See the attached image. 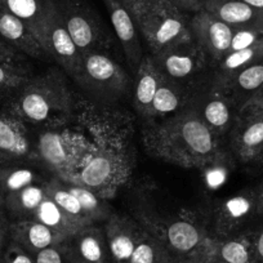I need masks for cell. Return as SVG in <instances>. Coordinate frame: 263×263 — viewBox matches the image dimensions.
<instances>
[{
    "mask_svg": "<svg viewBox=\"0 0 263 263\" xmlns=\"http://www.w3.org/2000/svg\"><path fill=\"white\" fill-rule=\"evenodd\" d=\"M147 150L181 166H203L221 156L219 138L190 106L145 129Z\"/></svg>",
    "mask_w": 263,
    "mask_h": 263,
    "instance_id": "cell-1",
    "label": "cell"
},
{
    "mask_svg": "<svg viewBox=\"0 0 263 263\" xmlns=\"http://www.w3.org/2000/svg\"><path fill=\"white\" fill-rule=\"evenodd\" d=\"M17 103L22 118L34 124L63 120L74 111L72 95L60 69L31 78L21 89Z\"/></svg>",
    "mask_w": 263,
    "mask_h": 263,
    "instance_id": "cell-2",
    "label": "cell"
},
{
    "mask_svg": "<svg viewBox=\"0 0 263 263\" xmlns=\"http://www.w3.org/2000/svg\"><path fill=\"white\" fill-rule=\"evenodd\" d=\"M72 80L90 97L105 103L118 102L132 88L129 75L108 52L83 54L79 70Z\"/></svg>",
    "mask_w": 263,
    "mask_h": 263,
    "instance_id": "cell-3",
    "label": "cell"
},
{
    "mask_svg": "<svg viewBox=\"0 0 263 263\" xmlns=\"http://www.w3.org/2000/svg\"><path fill=\"white\" fill-rule=\"evenodd\" d=\"M151 54L192 42L190 17L169 0L151 7L135 20Z\"/></svg>",
    "mask_w": 263,
    "mask_h": 263,
    "instance_id": "cell-4",
    "label": "cell"
},
{
    "mask_svg": "<svg viewBox=\"0 0 263 263\" xmlns=\"http://www.w3.org/2000/svg\"><path fill=\"white\" fill-rule=\"evenodd\" d=\"M53 3L82 54L110 52L112 39L87 0H53Z\"/></svg>",
    "mask_w": 263,
    "mask_h": 263,
    "instance_id": "cell-5",
    "label": "cell"
},
{
    "mask_svg": "<svg viewBox=\"0 0 263 263\" xmlns=\"http://www.w3.org/2000/svg\"><path fill=\"white\" fill-rule=\"evenodd\" d=\"M42 45L47 57L54 60L61 70L72 79L79 70L83 54L66 29L53 0H48Z\"/></svg>",
    "mask_w": 263,
    "mask_h": 263,
    "instance_id": "cell-6",
    "label": "cell"
},
{
    "mask_svg": "<svg viewBox=\"0 0 263 263\" xmlns=\"http://www.w3.org/2000/svg\"><path fill=\"white\" fill-rule=\"evenodd\" d=\"M187 106L192 108L217 137L230 133L237 118V106L216 83L190 96Z\"/></svg>",
    "mask_w": 263,
    "mask_h": 263,
    "instance_id": "cell-7",
    "label": "cell"
},
{
    "mask_svg": "<svg viewBox=\"0 0 263 263\" xmlns=\"http://www.w3.org/2000/svg\"><path fill=\"white\" fill-rule=\"evenodd\" d=\"M151 58L165 79L184 87L187 82L203 72L209 63L206 54L194 40L151 54Z\"/></svg>",
    "mask_w": 263,
    "mask_h": 263,
    "instance_id": "cell-8",
    "label": "cell"
},
{
    "mask_svg": "<svg viewBox=\"0 0 263 263\" xmlns=\"http://www.w3.org/2000/svg\"><path fill=\"white\" fill-rule=\"evenodd\" d=\"M190 30L194 42L203 49L209 62L218 65L231 50L235 29L205 9L190 17Z\"/></svg>",
    "mask_w": 263,
    "mask_h": 263,
    "instance_id": "cell-9",
    "label": "cell"
},
{
    "mask_svg": "<svg viewBox=\"0 0 263 263\" xmlns=\"http://www.w3.org/2000/svg\"><path fill=\"white\" fill-rule=\"evenodd\" d=\"M36 153L49 168L60 173L63 179L74 172L80 153V142H75L69 135L47 130L36 141Z\"/></svg>",
    "mask_w": 263,
    "mask_h": 263,
    "instance_id": "cell-10",
    "label": "cell"
},
{
    "mask_svg": "<svg viewBox=\"0 0 263 263\" xmlns=\"http://www.w3.org/2000/svg\"><path fill=\"white\" fill-rule=\"evenodd\" d=\"M230 140L232 150L241 161H263V114H237Z\"/></svg>",
    "mask_w": 263,
    "mask_h": 263,
    "instance_id": "cell-11",
    "label": "cell"
},
{
    "mask_svg": "<svg viewBox=\"0 0 263 263\" xmlns=\"http://www.w3.org/2000/svg\"><path fill=\"white\" fill-rule=\"evenodd\" d=\"M102 2L107 9L114 31L118 36L126 61L132 70L136 72L145 54H143L140 31L135 18L123 0H102Z\"/></svg>",
    "mask_w": 263,
    "mask_h": 263,
    "instance_id": "cell-12",
    "label": "cell"
},
{
    "mask_svg": "<svg viewBox=\"0 0 263 263\" xmlns=\"http://www.w3.org/2000/svg\"><path fill=\"white\" fill-rule=\"evenodd\" d=\"M120 163L110 148H97L90 154V158L83 164L77 173L71 174L62 181L72 182L88 187L92 191H100L103 187L111 186L118 172Z\"/></svg>",
    "mask_w": 263,
    "mask_h": 263,
    "instance_id": "cell-13",
    "label": "cell"
},
{
    "mask_svg": "<svg viewBox=\"0 0 263 263\" xmlns=\"http://www.w3.org/2000/svg\"><path fill=\"white\" fill-rule=\"evenodd\" d=\"M105 230L106 241L110 250L111 262L129 263L143 230L124 217H108Z\"/></svg>",
    "mask_w": 263,
    "mask_h": 263,
    "instance_id": "cell-14",
    "label": "cell"
},
{
    "mask_svg": "<svg viewBox=\"0 0 263 263\" xmlns=\"http://www.w3.org/2000/svg\"><path fill=\"white\" fill-rule=\"evenodd\" d=\"M158 239L179 263L208 242L199 227L184 219L172 222Z\"/></svg>",
    "mask_w": 263,
    "mask_h": 263,
    "instance_id": "cell-15",
    "label": "cell"
},
{
    "mask_svg": "<svg viewBox=\"0 0 263 263\" xmlns=\"http://www.w3.org/2000/svg\"><path fill=\"white\" fill-rule=\"evenodd\" d=\"M0 37L35 60L48 58L42 43L24 21L12 14L0 3Z\"/></svg>",
    "mask_w": 263,
    "mask_h": 263,
    "instance_id": "cell-16",
    "label": "cell"
},
{
    "mask_svg": "<svg viewBox=\"0 0 263 263\" xmlns=\"http://www.w3.org/2000/svg\"><path fill=\"white\" fill-rule=\"evenodd\" d=\"M203 9L234 29H253L263 31V12L241 0H205Z\"/></svg>",
    "mask_w": 263,
    "mask_h": 263,
    "instance_id": "cell-17",
    "label": "cell"
},
{
    "mask_svg": "<svg viewBox=\"0 0 263 263\" xmlns=\"http://www.w3.org/2000/svg\"><path fill=\"white\" fill-rule=\"evenodd\" d=\"M11 236L12 241L31 255L67 240L60 232L35 219H24L14 223L11 229Z\"/></svg>",
    "mask_w": 263,
    "mask_h": 263,
    "instance_id": "cell-18",
    "label": "cell"
},
{
    "mask_svg": "<svg viewBox=\"0 0 263 263\" xmlns=\"http://www.w3.org/2000/svg\"><path fill=\"white\" fill-rule=\"evenodd\" d=\"M135 74V82L132 83L133 106L141 115L150 119L151 105L161 80V74L151 55H143Z\"/></svg>",
    "mask_w": 263,
    "mask_h": 263,
    "instance_id": "cell-19",
    "label": "cell"
},
{
    "mask_svg": "<svg viewBox=\"0 0 263 263\" xmlns=\"http://www.w3.org/2000/svg\"><path fill=\"white\" fill-rule=\"evenodd\" d=\"M69 241L75 255L85 262L112 263L103 227L96 223L88 224L69 239Z\"/></svg>",
    "mask_w": 263,
    "mask_h": 263,
    "instance_id": "cell-20",
    "label": "cell"
},
{
    "mask_svg": "<svg viewBox=\"0 0 263 263\" xmlns=\"http://www.w3.org/2000/svg\"><path fill=\"white\" fill-rule=\"evenodd\" d=\"M217 85V84H216ZM263 85V60L247 66L231 77L221 88L230 96L237 108L242 105ZM218 87V85H217Z\"/></svg>",
    "mask_w": 263,
    "mask_h": 263,
    "instance_id": "cell-21",
    "label": "cell"
},
{
    "mask_svg": "<svg viewBox=\"0 0 263 263\" xmlns=\"http://www.w3.org/2000/svg\"><path fill=\"white\" fill-rule=\"evenodd\" d=\"M189 100L190 96L187 95L184 85L171 82L161 75V80L151 105L150 119L173 115L182 110L189 103Z\"/></svg>",
    "mask_w": 263,
    "mask_h": 263,
    "instance_id": "cell-22",
    "label": "cell"
},
{
    "mask_svg": "<svg viewBox=\"0 0 263 263\" xmlns=\"http://www.w3.org/2000/svg\"><path fill=\"white\" fill-rule=\"evenodd\" d=\"M31 219H35V221L53 229L54 231L60 232L67 240L71 239L78 231L85 227L84 223L77 221L69 214H66L49 196H45L44 200L35 211Z\"/></svg>",
    "mask_w": 263,
    "mask_h": 263,
    "instance_id": "cell-23",
    "label": "cell"
},
{
    "mask_svg": "<svg viewBox=\"0 0 263 263\" xmlns=\"http://www.w3.org/2000/svg\"><path fill=\"white\" fill-rule=\"evenodd\" d=\"M0 3L24 21L42 43L48 0H0Z\"/></svg>",
    "mask_w": 263,
    "mask_h": 263,
    "instance_id": "cell-24",
    "label": "cell"
},
{
    "mask_svg": "<svg viewBox=\"0 0 263 263\" xmlns=\"http://www.w3.org/2000/svg\"><path fill=\"white\" fill-rule=\"evenodd\" d=\"M260 60H263V44L245 48V49L232 50L229 54L224 55L221 62L217 65L214 83L218 87H222L229 82L230 78L234 77L240 70Z\"/></svg>",
    "mask_w": 263,
    "mask_h": 263,
    "instance_id": "cell-25",
    "label": "cell"
},
{
    "mask_svg": "<svg viewBox=\"0 0 263 263\" xmlns=\"http://www.w3.org/2000/svg\"><path fill=\"white\" fill-rule=\"evenodd\" d=\"M129 263H179L158 237L143 230Z\"/></svg>",
    "mask_w": 263,
    "mask_h": 263,
    "instance_id": "cell-26",
    "label": "cell"
},
{
    "mask_svg": "<svg viewBox=\"0 0 263 263\" xmlns=\"http://www.w3.org/2000/svg\"><path fill=\"white\" fill-rule=\"evenodd\" d=\"M213 252L219 263H258L253 240L229 239L213 242Z\"/></svg>",
    "mask_w": 263,
    "mask_h": 263,
    "instance_id": "cell-27",
    "label": "cell"
},
{
    "mask_svg": "<svg viewBox=\"0 0 263 263\" xmlns=\"http://www.w3.org/2000/svg\"><path fill=\"white\" fill-rule=\"evenodd\" d=\"M45 192H47V196H49L66 214H69L74 219L84 223L85 226L93 223L85 217L79 200L66 189L61 179H53L49 183L45 184Z\"/></svg>",
    "mask_w": 263,
    "mask_h": 263,
    "instance_id": "cell-28",
    "label": "cell"
},
{
    "mask_svg": "<svg viewBox=\"0 0 263 263\" xmlns=\"http://www.w3.org/2000/svg\"><path fill=\"white\" fill-rule=\"evenodd\" d=\"M61 179V178H60ZM62 181V179H61ZM66 189L69 190L78 200H79L80 205H82L83 211H84L85 217L89 219L90 222L96 223V222L105 219L108 217L107 214V205L100 200V197L97 196L95 191H92L88 187L82 186V184L72 183V182L62 181Z\"/></svg>",
    "mask_w": 263,
    "mask_h": 263,
    "instance_id": "cell-29",
    "label": "cell"
},
{
    "mask_svg": "<svg viewBox=\"0 0 263 263\" xmlns=\"http://www.w3.org/2000/svg\"><path fill=\"white\" fill-rule=\"evenodd\" d=\"M0 151L17 156H27L31 153L30 141L18 125L0 118Z\"/></svg>",
    "mask_w": 263,
    "mask_h": 263,
    "instance_id": "cell-30",
    "label": "cell"
},
{
    "mask_svg": "<svg viewBox=\"0 0 263 263\" xmlns=\"http://www.w3.org/2000/svg\"><path fill=\"white\" fill-rule=\"evenodd\" d=\"M12 195H13V206L17 213L21 216H30L31 219L37 206L47 196V192H45V184L40 186L32 183L20 191L13 192Z\"/></svg>",
    "mask_w": 263,
    "mask_h": 263,
    "instance_id": "cell-31",
    "label": "cell"
},
{
    "mask_svg": "<svg viewBox=\"0 0 263 263\" xmlns=\"http://www.w3.org/2000/svg\"><path fill=\"white\" fill-rule=\"evenodd\" d=\"M35 263H72L75 254L69 240L35 253Z\"/></svg>",
    "mask_w": 263,
    "mask_h": 263,
    "instance_id": "cell-32",
    "label": "cell"
},
{
    "mask_svg": "<svg viewBox=\"0 0 263 263\" xmlns=\"http://www.w3.org/2000/svg\"><path fill=\"white\" fill-rule=\"evenodd\" d=\"M259 44H263L262 30L235 29L234 36H232L231 40V50H230V52L255 47V45Z\"/></svg>",
    "mask_w": 263,
    "mask_h": 263,
    "instance_id": "cell-33",
    "label": "cell"
},
{
    "mask_svg": "<svg viewBox=\"0 0 263 263\" xmlns=\"http://www.w3.org/2000/svg\"><path fill=\"white\" fill-rule=\"evenodd\" d=\"M34 179L35 174L34 172L30 171V169H14V171H12L11 173L6 177L4 186L7 187V190H8L11 194H13V192L20 191V190L25 189V187L34 183Z\"/></svg>",
    "mask_w": 263,
    "mask_h": 263,
    "instance_id": "cell-34",
    "label": "cell"
},
{
    "mask_svg": "<svg viewBox=\"0 0 263 263\" xmlns=\"http://www.w3.org/2000/svg\"><path fill=\"white\" fill-rule=\"evenodd\" d=\"M4 263H35L34 257L26 250L22 249L21 247L12 241L9 247L7 248L3 257Z\"/></svg>",
    "mask_w": 263,
    "mask_h": 263,
    "instance_id": "cell-35",
    "label": "cell"
},
{
    "mask_svg": "<svg viewBox=\"0 0 263 263\" xmlns=\"http://www.w3.org/2000/svg\"><path fill=\"white\" fill-rule=\"evenodd\" d=\"M182 263H219L213 252V242H206L204 247L190 255Z\"/></svg>",
    "mask_w": 263,
    "mask_h": 263,
    "instance_id": "cell-36",
    "label": "cell"
},
{
    "mask_svg": "<svg viewBox=\"0 0 263 263\" xmlns=\"http://www.w3.org/2000/svg\"><path fill=\"white\" fill-rule=\"evenodd\" d=\"M128 9L130 11L133 18H137L138 16L150 9L151 7L156 6L158 3L163 2V0H123Z\"/></svg>",
    "mask_w": 263,
    "mask_h": 263,
    "instance_id": "cell-37",
    "label": "cell"
},
{
    "mask_svg": "<svg viewBox=\"0 0 263 263\" xmlns=\"http://www.w3.org/2000/svg\"><path fill=\"white\" fill-rule=\"evenodd\" d=\"M239 112L263 114V85L240 107Z\"/></svg>",
    "mask_w": 263,
    "mask_h": 263,
    "instance_id": "cell-38",
    "label": "cell"
},
{
    "mask_svg": "<svg viewBox=\"0 0 263 263\" xmlns=\"http://www.w3.org/2000/svg\"><path fill=\"white\" fill-rule=\"evenodd\" d=\"M169 2L178 7L181 11L192 14L201 11L204 7V0H169Z\"/></svg>",
    "mask_w": 263,
    "mask_h": 263,
    "instance_id": "cell-39",
    "label": "cell"
},
{
    "mask_svg": "<svg viewBox=\"0 0 263 263\" xmlns=\"http://www.w3.org/2000/svg\"><path fill=\"white\" fill-rule=\"evenodd\" d=\"M253 247H254L257 262L263 263V227L259 230V232L253 237Z\"/></svg>",
    "mask_w": 263,
    "mask_h": 263,
    "instance_id": "cell-40",
    "label": "cell"
},
{
    "mask_svg": "<svg viewBox=\"0 0 263 263\" xmlns=\"http://www.w3.org/2000/svg\"><path fill=\"white\" fill-rule=\"evenodd\" d=\"M255 211H257V214H263V183L255 192Z\"/></svg>",
    "mask_w": 263,
    "mask_h": 263,
    "instance_id": "cell-41",
    "label": "cell"
},
{
    "mask_svg": "<svg viewBox=\"0 0 263 263\" xmlns=\"http://www.w3.org/2000/svg\"><path fill=\"white\" fill-rule=\"evenodd\" d=\"M244 3L249 4L250 7L255 9H259V11L263 12V0H241Z\"/></svg>",
    "mask_w": 263,
    "mask_h": 263,
    "instance_id": "cell-42",
    "label": "cell"
},
{
    "mask_svg": "<svg viewBox=\"0 0 263 263\" xmlns=\"http://www.w3.org/2000/svg\"><path fill=\"white\" fill-rule=\"evenodd\" d=\"M74 254H75V253H74ZM72 263H88V262H85V260L80 259L79 257H77V255H75L74 259H72Z\"/></svg>",
    "mask_w": 263,
    "mask_h": 263,
    "instance_id": "cell-43",
    "label": "cell"
},
{
    "mask_svg": "<svg viewBox=\"0 0 263 263\" xmlns=\"http://www.w3.org/2000/svg\"><path fill=\"white\" fill-rule=\"evenodd\" d=\"M0 263H4V262H3V259H0Z\"/></svg>",
    "mask_w": 263,
    "mask_h": 263,
    "instance_id": "cell-44",
    "label": "cell"
},
{
    "mask_svg": "<svg viewBox=\"0 0 263 263\" xmlns=\"http://www.w3.org/2000/svg\"><path fill=\"white\" fill-rule=\"evenodd\" d=\"M0 158H2V151H0Z\"/></svg>",
    "mask_w": 263,
    "mask_h": 263,
    "instance_id": "cell-45",
    "label": "cell"
},
{
    "mask_svg": "<svg viewBox=\"0 0 263 263\" xmlns=\"http://www.w3.org/2000/svg\"><path fill=\"white\" fill-rule=\"evenodd\" d=\"M204 2H205V0H204Z\"/></svg>",
    "mask_w": 263,
    "mask_h": 263,
    "instance_id": "cell-46",
    "label": "cell"
}]
</instances>
